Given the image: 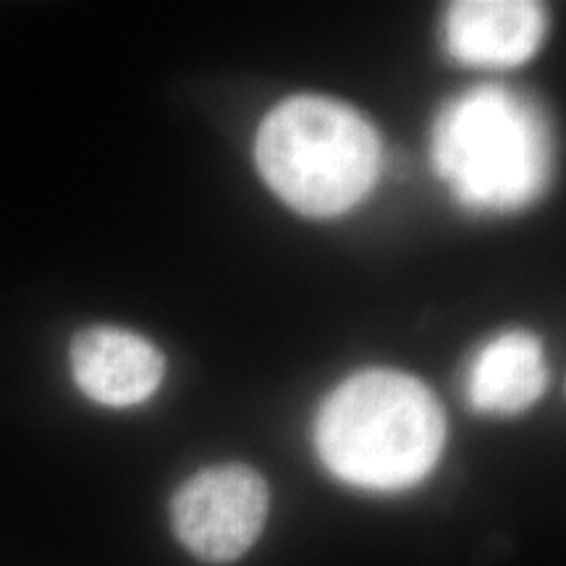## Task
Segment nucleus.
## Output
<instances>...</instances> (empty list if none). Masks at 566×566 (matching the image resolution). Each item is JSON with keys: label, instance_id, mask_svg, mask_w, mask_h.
I'll use <instances>...</instances> for the list:
<instances>
[{"label": "nucleus", "instance_id": "nucleus-1", "mask_svg": "<svg viewBox=\"0 0 566 566\" xmlns=\"http://www.w3.org/2000/svg\"><path fill=\"white\" fill-rule=\"evenodd\" d=\"M446 417L430 388L396 370H365L323 401L315 449L325 470L375 493L422 483L441 459Z\"/></svg>", "mask_w": 566, "mask_h": 566}, {"label": "nucleus", "instance_id": "nucleus-2", "mask_svg": "<svg viewBox=\"0 0 566 566\" xmlns=\"http://www.w3.org/2000/svg\"><path fill=\"white\" fill-rule=\"evenodd\" d=\"M430 155L464 208L522 210L554 179V132L541 105L506 87H478L451 101L433 126Z\"/></svg>", "mask_w": 566, "mask_h": 566}, {"label": "nucleus", "instance_id": "nucleus-3", "mask_svg": "<svg viewBox=\"0 0 566 566\" xmlns=\"http://www.w3.org/2000/svg\"><path fill=\"white\" fill-rule=\"evenodd\" d=\"M380 160L370 122L331 97H289L268 113L254 139V163L268 187L310 218L342 216L365 200Z\"/></svg>", "mask_w": 566, "mask_h": 566}, {"label": "nucleus", "instance_id": "nucleus-4", "mask_svg": "<svg viewBox=\"0 0 566 566\" xmlns=\"http://www.w3.org/2000/svg\"><path fill=\"white\" fill-rule=\"evenodd\" d=\"M271 491L247 464H216L184 480L171 499L174 535L208 564L242 558L263 533Z\"/></svg>", "mask_w": 566, "mask_h": 566}, {"label": "nucleus", "instance_id": "nucleus-5", "mask_svg": "<svg viewBox=\"0 0 566 566\" xmlns=\"http://www.w3.org/2000/svg\"><path fill=\"white\" fill-rule=\"evenodd\" d=\"M71 375L87 399L103 407H137L158 391L166 357L134 331L92 325L71 342Z\"/></svg>", "mask_w": 566, "mask_h": 566}, {"label": "nucleus", "instance_id": "nucleus-6", "mask_svg": "<svg viewBox=\"0 0 566 566\" xmlns=\"http://www.w3.org/2000/svg\"><path fill=\"white\" fill-rule=\"evenodd\" d=\"M548 30L546 9L527 0H462L446 11V48L470 66H520Z\"/></svg>", "mask_w": 566, "mask_h": 566}, {"label": "nucleus", "instance_id": "nucleus-7", "mask_svg": "<svg viewBox=\"0 0 566 566\" xmlns=\"http://www.w3.org/2000/svg\"><path fill=\"white\" fill-rule=\"evenodd\" d=\"M548 386L541 338L527 331H506L475 354L467 370V399L488 415H520L541 399Z\"/></svg>", "mask_w": 566, "mask_h": 566}]
</instances>
